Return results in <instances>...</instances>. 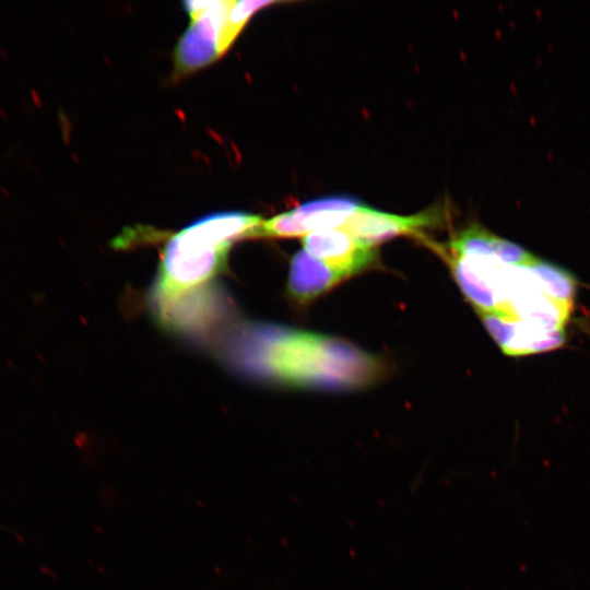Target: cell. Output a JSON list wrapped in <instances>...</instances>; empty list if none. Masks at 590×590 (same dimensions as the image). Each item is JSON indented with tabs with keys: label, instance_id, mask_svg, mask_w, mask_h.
I'll list each match as a JSON object with an SVG mask.
<instances>
[{
	"label": "cell",
	"instance_id": "cell-6",
	"mask_svg": "<svg viewBox=\"0 0 590 590\" xmlns=\"http://www.w3.org/2000/svg\"><path fill=\"white\" fill-rule=\"evenodd\" d=\"M441 219L438 210L414 215H398L361 204L340 229L359 243L374 247L396 236L414 234L436 225Z\"/></svg>",
	"mask_w": 590,
	"mask_h": 590
},
{
	"label": "cell",
	"instance_id": "cell-1",
	"mask_svg": "<svg viewBox=\"0 0 590 590\" xmlns=\"http://www.w3.org/2000/svg\"><path fill=\"white\" fill-rule=\"evenodd\" d=\"M223 356L244 376L324 390L362 388L382 371L377 357L347 341L271 323L237 327Z\"/></svg>",
	"mask_w": 590,
	"mask_h": 590
},
{
	"label": "cell",
	"instance_id": "cell-8",
	"mask_svg": "<svg viewBox=\"0 0 590 590\" xmlns=\"http://www.w3.org/2000/svg\"><path fill=\"white\" fill-rule=\"evenodd\" d=\"M346 278L343 272L302 249L291 261L288 292L299 303H308Z\"/></svg>",
	"mask_w": 590,
	"mask_h": 590
},
{
	"label": "cell",
	"instance_id": "cell-4",
	"mask_svg": "<svg viewBox=\"0 0 590 590\" xmlns=\"http://www.w3.org/2000/svg\"><path fill=\"white\" fill-rule=\"evenodd\" d=\"M361 204L346 196L307 201L268 221H262L256 236L304 237L315 231L340 228Z\"/></svg>",
	"mask_w": 590,
	"mask_h": 590
},
{
	"label": "cell",
	"instance_id": "cell-9",
	"mask_svg": "<svg viewBox=\"0 0 590 590\" xmlns=\"http://www.w3.org/2000/svg\"><path fill=\"white\" fill-rule=\"evenodd\" d=\"M274 1H234L220 39V56L231 47L235 38L239 35L249 19L260 9L274 4Z\"/></svg>",
	"mask_w": 590,
	"mask_h": 590
},
{
	"label": "cell",
	"instance_id": "cell-2",
	"mask_svg": "<svg viewBox=\"0 0 590 590\" xmlns=\"http://www.w3.org/2000/svg\"><path fill=\"white\" fill-rule=\"evenodd\" d=\"M262 223L244 212L215 213L186 226L167 241L151 299L174 297L204 285L223 270L233 243L255 236Z\"/></svg>",
	"mask_w": 590,
	"mask_h": 590
},
{
	"label": "cell",
	"instance_id": "cell-5",
	"mask_svg": "<svg viewBox=\"0 0 590 590\" xmlns=\"http://www.w3.org/2000/svg\"><path fill=\"white\" fill-rule=\"evenodd\" d=\"M224 296L214 287H196L165 299H151L154 312L164 327L181 332L197 333L223 317Z\"/></svg>",
	"mask_w": 590,
	"mask_h": 590
},
{
	"label": "cell",
	"instance_id": "cell-7",
	"mask_svg": "<svg viewBox=\"0 0 590 590\" xmlns=\"http://www.w3.org/2000/svg\"><path fill=\"white\" fill-rule=\"evenodd\" d=\"M310 256L343 272L347 278L371 266L377 258L374 247L364 245L340 228L320 229L303 238Z\"/></svg>",
	"mask_w": 590,
	"mask_h": 590
},
{
	"label": "cell",
	"instance_id": "cell-3",
	"mask_svg": "<svg viewBox=\"0 0 590 590\" xmlns=\"http://www.w3.org/2000/svg\"><path fill=\"white\" fill-rule=\"evenodd\" d=\"M235 0L191 1L190 24L175 50L179 73L199 70L220 56V39L229 9Z\"/></svg>",
	"mask_w": 590,
	"mask_h": 590
}]
</instances>
